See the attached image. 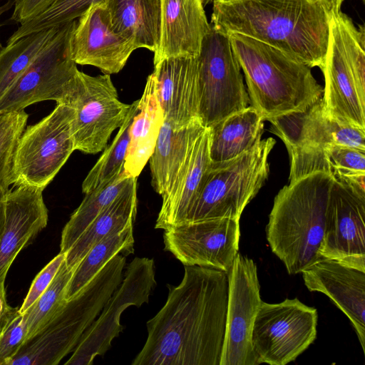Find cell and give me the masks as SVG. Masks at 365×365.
<instances>
[{
    "label": "cell",
    "mask_w": 365,
    "mask_h": 365,
    "mask_svg": "<svg viewBox=\"0 0 365 365\" xmlns=\"http://www.w3.org/2000/svg\"><path fill=\"white\" fill-rule=\"evenodd\" d=\"M164 306L146 323L148 337L132 365H220L225 336L228 272L185 266L167 284Z\"/></svg>",
    "instance_id": "1"
},
{
    "label": "cell",
    "mask_w": 365,
    "mask_h": 365,
    "mask_svg": "<svg viewBox=\"0 0 365 365\" xmlns=\"http://www.w3.org/2000/svg\"><path fill=\"white\" fill-rule=\"evenodd\" d=\"M210 25L277 48L322 68L334 9L328 0H213Z\"/></svg>",
    "instance_id": "2"
},
{
    "label": "cell",
    "mask_w": 365,
    "mask_h": 365,
    "mask_svg": "<svg viewBox=\"0 0 365 365\" xmlns=\"http://www.w3.org/2000/svg\"><path fill=\"white\" fill-rule=\"evenodd\" d=\"M334 180L331 174L316 172L290 182L274 200L267 240L289 274L322 258L319 250Z\"/></svg>",
    "instance_id": "3"
},
{
    "label": "cell",
    "mask_w": 365,
    "mask_h": 365,
    "mask_svg": "<svg viewBox=\"0 0 365 365\" xmlns=\"http://www.w3.org/2000/svg\"><path fill=\"white\" fill-rule=\"evenodd\" d=\"M227 36L244 73L251 106L264 120L304 111L322 98L323 88L308 66L252 38Z\"/></svg>",
    "instance_id": "4"
},
{
    "label": "cell",
    "mask_w": 365,
    "mask_h": 365,
    "mask_svg": "<svg viewBox=\"0 0 365 365\" xmlns=\"http://www.w3.org/2000/svg\"><path fill=\"white\" fill-rule=\"evenodd\" d=\"M322 97L327 115L338 122L365 130V28L334 11L329 23L322 68Z\"/></svg>",
    "instance_id": "5"
},
{
    "label": "cell",
    "mask_w": 365,
    "mask_h": 365,
    "mask_svg": "<svg viewBox=\"0 0 365 365\" xmlns=\"http://www.w3.org/2000/svg\"><path fill=\"white\" fill-rule=\"evenodd\" d=\"M111 264L101 271L35 336L28 340L9 365H56L72 352L84 331L122 282Z\"/></svg>",
    "instance_id": "6"
},
{
    "label": "cell",
    "mask_w": 365,
    "mask_h": 365,
    "mask_svg": "<svg viewBox=\"0 0 365 365\" xmlns=\"http://www.w3.org/2000/svg\"><path fill=\"white\" fill-rule=\"evenodd\" d=\"M275 143L271 137L261 139L236 158L211 161L184 223L223 217L240 219L268 178V157Z\"/></svg>",
    "instance_id": "7"
},
{
    "label": "cell",
    "mask_w": 365,
    "mask_h": 365,
    "mask_svg": "<svg viewBox=\"0 0 365 365\" xmlns=\"http://www.w3.org/2000/svg\"><path fill=\"white\" fill-rule=\"evenodd\" d=\"M57 103L73 108L75 150L86 154H96L106 147L111 134L123 124L130 108V104L119 101L110 75L92 76L79 70Z\"/></svg>",
    "instance_id": "8"
},
{
    "label": "cell",
    "mask_w": 365,
    "mask_h": 365,
    "mask_svg": "<svg viewBox=\"0 0 365 365\" xmlns=\"http://www.w3.org/2000/svg\"><path fill=\"white\" fill-rule=\"evenodd\" d=\"M72 108L57 103L55 108L20 135L14 153L13 184L44 190L75 150Z\"/></svg>",
    "instance_id": "9"
},
{
    "label": "cell",
    "mask_w": 365,
    "mask_h": 365,
    "mask_svg": "<svg viewBox=\"0 0 365 365\" xmlns=\"http://www.w3.org/2000/svg\"><path fill=\"white\" fill-rule=\"evenodd\" d=\"M197 59L199 118L204 127L248 106L242 70L227 36L211 26Z\"/></svg>",
    "instance_id": "10"
},
{
    "label": "cell",
    "mask_w": 365,
    "mask_h": 365,
    "mask_svg": "<svg viewBox=\"0 0 365 365\" xmlns=\"http://www.w3.org/2000/svg\"><path fill=\"white\" fill-rule=\"evenodd\" d=\"M317 310L297 298L262 302L254 322L252 345L257 364L286 365L316 339Z\"/></svg>",
    "instance_id": "11"
},
{
    "label": "cell",
    "mask_w": 365,
    "mask_h": 365,
    "mask_svg": "<svg viewBox=\"0 0 365 365\" xmlns=\"http://www.w3.org/2000/svg\"><path fill=\"white\" fill-rule=\"evenodd\" d=\"M77 20L61 25L27 68L0 96V114L19 111L44 101L58 102L78 71L71 41Z\"/></svg>",
    "instance_id": "12"
},
{
    "label": "cell",
    "mask_w": 365,
    "mask_h": 365,
    "mask_svg": "<svg viewBox=\"0 0 365 365\" xmlns=\"http://www.w3.org/2000/svg\"><path fill=\"white\" fill-rule=\"evenodd\" d=\"M156 285L153 259L135 257L127 266L122 282L98 318L82 334L64 364L91 365L97 356L106 354L113 340L123 330L120 322L121 314L130 306L139 308L148 303Z\"/></svg>",
    "instance_id": "13"
},
{
    "label": "cell",
    "mask_w": 365,
    "mask_h": 365,
    "mask_svg": "<svg viewBox=\"0 0 365 365\" xmlns=\"http://www.w3.org/2000/svg\"><path fill=\"white\" fill-rule=\"evenodd\" d=\"M240 219L215 218L164 230L165 250L184 266H200L229 272L238 253Z\"/></svg>",
    "instance_id": "14"
},
{
    "label": "cell",
    "mask_w": 365,
    "mask_h": 365,
    "mask_svg": "<svg viewBox=\"0 0 365 365\" xmlns=\"http://www.w3.org/2000/svg\"><path fill=\"white\" fill-rule=\"evenodd\" d=\"M228 277L226 329L220 365H258L252 345V328L262 302L257 265L238 252Z\"/></svg>",
    "instance_id": "15"
},
{
    "label": "cell",
    "mask_w": 365,
    "mask_h": 365,
    "mask_svg": "<svg viewBox=\"0 0 365 365\" xmlns=\"http://www.w3.org/2000/svg\"><path fill=\"white\" fill-rule=\"evenodd\" d=\"M364 220L365 197L334 180L320 256L365 272Z\"/></svg>",
    "instance_id": "16"
},
{
    "label": "cell",
    "mask_w": 365,
    "mask_h": 365,
    "mask_svg": "<svg viewBox=\"0 0 365 365\" xmlns=\"http://www.w3.org/2000/svg\"><path fill=\"white\" fill-rule=\"evenodd\" d=\"M135 49L113 29L105 0L92 4L78 19L71 36L75 63L95 66L104 74L120 72Z\"/></svg>",
    "instance_id": "17"
},
{
    "label": "cell",
    "mask_w": 365,
    "mask_h": 365,
    "mask_svg": "<svg viewBox=\"0 0 365 365\" xmlns=\"http://www.w3.org/2000/svg\"><path fill=\"white\" fill-rule=\"evenodd\" d=\"M268 120L270 131L281 138L287 149L339 145L365 151V130L327 115L322 98L304 111L287 113Z\"/></svg>",
    "instance_id": "18"
},
{
    "label": "cell",
    "mask_w": 365,
    "mask_h": 365,
    "mask_svg": "<svg viewBox=\"0 0 365 365\" xmlns=\"http://www.w3.org/2000/svg\"><path fill=\"white\" fill-rule=\"evenodd\" d=\"M301 273L309 291L324 294L346 314L365 353V272L322 258Z\"/></svg>",
    "instance_id": "19"
},
{
    "label": "cell",
    "mask_w": 365,
    "mask_h": 365,
    "mask_svg": "<svg viewBox=\"0 0 365 365\" xmlns=\"http://www.w3.org/2000/svg\"><path fill=\"white\" fill-rule=\"evenodd\" d=\"M151 74L164 121L175 129L200 121L197 57L163 59Z\"/></svg>",
    "instance_id": "20"
},
{
    "label": "cell",
    "mask_w": 365,
    "mask_h": 365,
    "mask_svg": "<svg viewBox=\"0 0 365 365\" xmlns=\"http://www.w3.org/2000/svg\"><path fill=\"white\" fill-rule=\"evenodd\" d=\"M43 190L20 185L6 193L0 237V279H6L17 255L47 225L48 210Z\"/></svg>",
    "instance_id": "21"
},
{
    "label": "cell",
    "mask_w": 365,
    "mask_h": 365,
    "mask_svg": "<svg viewBox=\"0 0 365 365\" xmlns=\"http://www.w3.org/2000/svg\"><path fill=\"white\" fill-rule=\"evenodd\" d=\"M210 29L202 0H160L159 42L153 64L168 58L197 57Z\"/></svg>",
    "instance_id": "22"
},
{
    "label": "cell",
    "mask_w": 365,
    "mask_h": 365,
    "mask_svg": "<svg viewBox=\"0 0 365 365\" xmlns=\"http://www.w3.org/2000/svg\"><path fill=\"white\" fill-rule=\"evenodd\" d=\"M209 145V128H205L196 139L170 190L161 196L155 229L165 230L184 223L211 163Z\"/></svg>",
    "instance_id": "23"
},
{
    "label": "cell",
    "mask_w": 365,
    "mask_h": 365,
    "mask_svg": "<svg viewBox=\"0 0 365 365\" xmlns=\"http://www.w3.org/2000/svg\"><path fill=\"white\" fill-rule=\"evenodd\" d=\"M205 128L200 121L180 129L163 122L149 159L151 184L157 193L162 196L170 190L196 139Z\"/></svg>",
    "instance_id": "24"
},
{
    "label": "cell",
    "mask_w": 365,
    "mask_h": 365,
    "mask_svg": "<svg viewBox=\"0 0 365 365\" xmlns=\"http://www.w3.org/2000/svg\"><path fill=\"white\" fill-rule=\"evenodd\" d=\"M164 122L153 76L150 74L130 128L124 172L138 178L149 160Z\"/></svg>",
    "instance_id": "25"
},
{
    "label": "cell",
    "mask_w": 365,
    "mask_h": 365,
    "mask_svg": "<svg viewBox=\"0 0 365 365\" xmlns=\"http://www.w3.org/2000/svg\"><path fill=\"white\" fill-rule=\"evenodd\" d=\"M210 132V158L213 163L231 160L261 140L264 119L252 106L213 124Z\"/></svg>",
    "instance_id": "26"
},
{
    "label": "cell",
    "mask_w": 365,
    "mask_h": 365,
    "mask_svg": "<svg viewBox=\"0 0 365 365\" xmlns=\"http://www.w3.org/2000/svg\"><path fill=\"white\" fill-rule=\"evenodd\" d=\"M136 184L137 178H132L121 193L86 227L66 252L67 267L76 268L97 242L133 225L137 211Z\"/></svg>",
    "instance_id": "27"
},
{
    "label": "cell",
    "mask_w": 365,
    "mask_h": 365,
    "mask_svg": "<svg viewBox=\"0 0 365 365\" xmlns=\"http://www.w3.org/2000/svg\"><path fill=\"white\" fill-rule=\"evenodd\" d=\"M115 31L135 48L155 53L160 34V0H105Z\"/></svg>",
    "instance_id": "28"
},
{
    "label": "cell",
    "mask_w": 365,
    "mask_h": 365,
    "mask_svg": "<svg viewBox=\"0 0 365 365\" xmlns=\"http://www.w3.org/2000/svg\"><path fill=\"white\" fill-rule=\"evenodd\" d=\"M133 225L110 234L93 245L76 266L67 287L68 300L84 287L115 255L134 253Z\"/></svg>",
    "instance_id": "29"
},
{
    "label": "cell",
    "mask_w": 365,
    "mask_h": 365,
    "mask_svg": "<svg viewBox=\"0 0 365 365\" xmlns=\"http://www.w3.org/2000/svg\"><path fill=\"white\" fill-rule=\"evenodd\" d=\"M132 178L123 171L108 183L86 193L62 230L60 252L66 253L72 247L91 222L126 187Z\"/></svg>",
    "instance_id": "30"
},
{
    "label": "cell",
    "mask_w": 365,
    "mask_h": 365,
    "mask_svg": "<svg viewBox=\"0 0 365 365\" xmlns=\"http://www.w3.org/2000/svg\"><path fill=\"white\" fill-rule=\"evenodd\" d=\"M59 26L29 34L1 48L0 96L36 58Z\"/></svg>",
    "instance_id": "31"
},
{
    "label": "cell",
    "mask_w": 365,
    "mask_h": 365,
    "mask_svg": "<svg viewBox=\"0 0 365 365\" xmlns=\"http://www.w3.org/2000/svg\"><path fill=\"white\" fill-rule=\"evenodd\" d=\"M139 99L130 104V108L112 143L103 151L96 164L88 172L82 183V192L86 194L110 182L124 171L127 149L130 141V128L138 112Z\"/></svg>",
    "instance_id": "32"
},
{
    "label": "cell",
    "mask_w": 365,
    "mask_h": 365,
    "mask_svg": "<svg viewBox=\"0 0 365 365\" xmlns=\"http://www.w3.org/2000/svg\"><path fill=\"white\" fill-rule=\"evenodd\" d=\"M75 269L67 267L64 261L47 289L22 314L26 322V341L42 329L66 304L67 287Z\"/></svg>",
    "instance_id": "33"
},
{
    "label": "cell",
    "mask_w": 365,
    "mask_h": 365,
    "mask_svg": "<svg viewBox=\"0 0 365 365\" xmlns=\"http://www.w3.org/2000/svg\"><path fill=\"white\" fill-rule=\"evenodd\" d=\"M101 1L103 0H56L43 12L21 24L9 38L6 44L12 43L29 34L77 20L92 4Z\"/></svg>",
    "instance_id": "34"
},
{
    "label": "cell",
    "mask_w": 365,
    "mask_h": 365,
    "mask_svg": "<svg viewBox=\"0 0 365 365\" xmlns=\"http://www.w3.org/2000/svg\"><path fill=\"white\" fill-rule=\"evenodd\" d=\"M29 115L24 110L0 114V189L13 184V158Z\"/></svg>",
    "instance_id": "35"
},
{
    "label": "cell",
    "mask_w": 365,
    "mask_h": 365,
    "mask_svg": "<svg viewBox=\"0 0 365 365\" xmlns=\"http://www.w3.org/2000/svg\"><path fill=\"white\" fill-rule=\"evenodd\" d=\"M26 322L19 308L11 307L0 322V365H9L26 341Z\"/></svg>",
    "instance_id": "36"
},
{
    "label": "cell",
    "mask_w": 365,
    "mask_h": 365,
    "mask_svg": "<svg viewBox=\"0 0 365 365\" xmlns=\"http://www.w3.org/2000/svg\"><path fill=\"white\" fill-rule=\"evenodd\" d=\"M65 259L66 253L59 252L38 272L34 279L21 307H19L21 314L26 312L47 289L59 271Z\"/></svg>",
    "instance_id": "37"
},
{
    "label": "cell",
    "mask_w": 365,
    "mask_h": 365,
    "mask_svg": "<svg viewBox=\"0 0 365 365\" xmlns=\"http://www.w3.org/2000/svg\"><path fill=\"white\" fill-rule=\"evenodd\" d=\"M326 152L332 168L365 173V151L339 145H329Z\"/></svg>",
    "instance_id": "38"
},
{
    "label": "cell",
    "mask_w": 365,
    "mask_h": 365,
    "mask_svg": "<svg viewBox=\"0 0 365 365\" xmlns=\"http://www.w3.org/2000/svg\"><path fill=\"white\" fill-rule=\"evenodd\" d=\"M56 0H15L11 20L21 24L39 15Z\"/></svg>",
    "instance_id": "39"
},
{
    "label": "cell",
    "mask_w": 365,
    "mask_h": 365,
    "mask_svg": "<svg viewBox=\"0 0 365 365\" xmlns=\"http://www.w3.org/2000/svg\"><path fill=\"white\" fill-rule=\"evenodd\" d=\"M332 175L335 180L365 197V173L338 169L333 171Z\"/></svg>",
    "instance_id": "40"
},
{
    "label": "cell",
    "mask_w": 365,
    "mask_h": 365,
    "mask_svg": "<svg viewBox=\"0 0 365 365\" xmlns=\"http://www.w3.org/2000/svg\"><path fill=\"white\" fill-rule=\"evenodd\" d=\"M5 279H0V322L11 308L6 301Z\"/></svg>",
    "instance_id": "41"
},
{
    "label": "cell",
    "mask_w": 365,
    "mask_h": 365,
    "mask_svg": "<svg viewBox=\"0 0 365 365\" xmlns=\"http://www.w3.org/2000/svg\"><path fill=\"white\" fill-rule=\"evenodd\" d=\"M9 190L0 189V237L3 231L4 223V200L6 193Z\"/></svg>",
    "instance_id": "42"
},
{
    "label": "cell",
    "mask_w": 365,
    "mask_h": 365,
    "mask_svg": "<svg viewBox=\"0 0 365 365\" xmlns=\"http://www.w3.org/2000/svg\"><path fill=\"white\" fill-rule=\"evenodd\" d=\"M15 0H9L6 4L0 6V17L1 16L8 10H9L12 6H14ZM3 48V46L0 41V51Z\"/></svg>",
    "instance_id": "43"
},
{
    "label": "cell",
    "mask_w": 365,
    "mask_h": 365,
    "mask_svg": "<svg viewBox=\"0 0 365 365\" xmlns=\"http://www.w3.org/2000/svg\"><path fill=\"white\" fill-rule=\"evenodd\" d=\"M332 6L334 11H340L341 10L342 4L344 0H328Z\"/></svg>",
    "instance_id": "44"
},
{
    "label": "cell",
    "mask_w": 365,
    "mask_h": 365,
    "mask_svg": "<svg viewBox=\"0 0 365 365\" xmlns=\"http://www.w3.org/2000/svg\"><path fill=\"white\" fill-rule=\"evenodd\" d=\"M213 1V0H202L203 5L205 6L206 5L211 4Z\"/></svg>",
    "instance_id": "45"
}]
</instances>
